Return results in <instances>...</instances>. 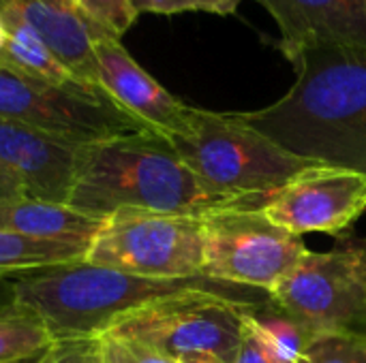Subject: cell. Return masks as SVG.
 Returning a JSON list of instances; mask_svg holds the SVG:
<instances>
[{"instance_id": "obj_5", "label": "cell", "mask_w": 366, "mask_h": 363, "mask_svg": "<svg viewBox=\"0 0 366 363\" xmlns=\"http://www.w3.org/2000/svg\"><path fill=\"white\" fill-rule=\"evenodd\" d=\"M247 308L214 293H187L124 315L103 336L144 344L176 363H234Z\"/></svg>"}, {"instance_id": "obj_26", "label": "cell", "mask_w": 366, "mask_h": 363, "mask_svg": "<svg viewBox=\"0 0 366 363\" xmlns=\"http://www.w3.org/2000/svg\"><path fill=\"white\" fill-rule=\"evenodd\" d=\"M26 197L21 184L0 165V201H11V199H21Z\"/></svg>"}, {"instance_id": "obj_24", "label": "cell", "mask_w": 366, "mask_h": 363, "mask_svg": "<svg viewBox=\"0 0 366 363\" xmlns=\"http://www.w3.org/2000/svg\"><path fill=\"white\" fill-rule=\"evenodd\" d=\"M39 363H103L101 338L51 342Z\"/></svg>"}, {"instance_id": "obj_16", "label": "cell", "mask_w": 366, "mask_h": 363, "mask_svg": "<svg viewBox=\"0 0 366 363\" xmlns=\"http://www.w3.org/2000/svg\"><path fill=\"white\" fill-rule=\"evenodd\" d=\"M88 246L64 240H41L0 231V276L36 272L84 261Z\"/></svg>"}, {"instance_id": "obj_15", "label": "cell", "mask_w": 366, "mask_h": 363, "mask_svg": "<svg viewBox=\"0 0 366 363\" xmlns=\"http://www.w3.org/2000/svg\"><path fill=\"white\" fill-rule=\"evenodd\" d=\"M101 220L71 210L69 205L36 201L30 197L0 201V231L41 240L90 244Z\"/></svg>"}, {"instance_id": "obj_8", "label": "cell", "mask_w": 366, "mask_h": 363, "mask_svg": "<svg viewBox=\"0 0 366 363\" xmlns=\"http://www.w3.org/2000/svg\"><path fill=\"white\" fill-rule=\"evenodd\" d=\"M270 300L313 338L366 336V248L343 244L330 252L309 250L270 293Z\"/></svg>"}, {"instance_id": "obj_6", "label": "cell", "mask_w": 366, "mask_h": 363, "mask_svg": "<svg viewBox=\"0 0 366 363\" xmlns=\"http://www.w3.org/2000/svg\"><path fill=\"white\" fill-rule=\"evenodd\" d=\"M0 116L75 148L148 131L97 86L51 83L4 68H0Z\"/></svg>"}, {"instance_id": "obj_1", "label": "cell", "mask_w": 366, "mask_h": 363, "mask_svg": "<svg viewBox=\"0 0 366 363\" xmlns=\"http://www.w3.org/2000/svg\"><path fill=\"white\" fill-rule=\"evenodd\" d=\"M287 62L296 79L279 101L232 116L296 156L366 175L365 45H309Z\"/></svg>"}, {"instance_id": "obj_22", "label": "cell", "mask_w": 366, "mask_h": 363, "mask_svg": "<svg viewBox=\"0 0 366 363\" xmlns=\"http://www.w3.org/2000/svg\"><path fill=\"white\" fill-rule=\"evenodd\" d=\"M137 15H176V13H212V15H234L242 0H129Z\"/></svg>"}, {"instance_id": "obj_25", "label": "cell", "mask_w": 366, "mask_h": 363, "mask_svg": "<svg viewBox=\"0 0 366 363\" xmlns=\"http://www.w3.org/2000/svg\"><path fill=\"white\" fill-rule=\"evenodd\" d=\"M234 363H285L268 349V344L259 338V334L244 319V312H242V338H240V347H238Z\"/></svg>"}, {"instance_id": "obj_20", "label": "cell", "mask_w": 366, "mask_h": 363, "mask_svg": "<svg viewBox=\"0 0 366 363\" xmlns=\"http://www.w3.org/2000/svg\"><path fill=\"white\" fill-rule=\"evenodd\" d=\"M302 363H366V336L324 334L315 336Z\"/></svg>"}, {"instance_id": "obj_3", "label": "cell", "mask_w": 366, "mask_h": 363, "mask_svg": "<svg viewBox=\"0 0 366 363\" xmlns=\"http://www.w3.org/2000/svg\"><path fill=\"white\" fill-rule=\"evenodd\" d=\"M187 293H214L244 306L268 300L264 291L206 276L144 278L88 261L36 270L11 285L15 310L36 317L51 342L101 338L124 315Z\"/></svg>"}, {"instance_id": "obj_11", "label": "cell", "mask_w": 366, "mask_h": 363, "mask_svg": "<svg viewBox=\"0 0 366 363\" xmlns=\"http://www.w3.org/2000/svg\"><path fill=\"white\" fill-rule=\"evenodd\" d=\"M94 58L99 88L142 126L165 139L187 128L193 107L176 98L146 73L118 36L101 32L94 41Z\"/></svg>"}, {"instance_id": "obj_12", "label": "cell", "mask_w": 366, "mask_h": 363, "mask_svg": "<svg viewBox=\"0 0 366 363\" xmlns=\"http://www.w3.org/2000/svg\"><path fill=\"white\" fill-rule=\"evenodd\" d=\"M75 158V145L0 116V165L21 184L26 197L66 205Z\"/></svg>"}, {"instance_id": "obj_18", "label": "cell", "mask_w": 366, "mask_h": 363, "mask_svg": "<svg viewBox=\"0 0 366 363\" xmlns=\"http://www.w3.org/2000/svg\"><path fill=\"white\" fill-rule=\"evenodd\" d=\"M244 319L268 344V349L285 363H302L313 336L287 312H283L268 295L266 302L244 310Z\"/></svg>"}, {"instance_id": "obj_19", "label": "cell", "mask_w": 366, "mask_h": 363, "mask_svg": "<svg viewBox=\"0 0 366 363\" xmlns=\"http://www.w3.org/2000/svg\"><path fill=\"white\" fill-rule=\"evenodd\" d=\"M51 347L43 323L21 310L0 315V363L34 357Z\"/></svg>"}, {"instance_id": "obj_28", "label": "cell", "mask_w": 366, "mask_h": 363, "mask_svg": "<svg viewBox=\"0 0 366 363\" xmlns=\"http://www.w3.org/2000/svg\"><path fill=\"white\" fill-rule=\"evenodd\" d=\"M71 2H73V4H75L77 9H79V0H71Z\"/></svg>"}, {"instance_id": "obj_9", "label": "cell", "mask_w": 366, "mask_h": 363, "mask_svg": "<svg viewBox=\"0 0 366 363\" xmlns=\"http://www.w3.org/2000/svg\"><path fill=\"white\" fill-rule=\"evenodd\" d=\"M300 235L270 223L262 210L204 218V276L272 293L307 257Z\"/></svg>"}, {"instance_id": "obj_23", "label": "cell", "mask_w": 366, "mask_h": 363, "mask_svg": "<svg viewBox=\"0 0 366 363\" xmlns=\"http://www.w3.org/2000/svg\"><path fill=\"white\" fill-rule=\"evenodd\" d=\"M101 357L103 363H176L144 344L114 336H101Z\"/></svg>"}, {"instance_id": "obj_4", "label": "cell", "mask_w": 366, "mask_h": 363, "mask_svg": "<svg viewBox=\"0 0 366 363\" xmlns=\"http://www.w3.org/2000/svg\"><path fill=\"white\" fill-rule=\"evenodd\" d=\"M182 163L210 188L272 199L320 160L296 156L232 113L191 109L187 128L167 139Z\"/></svg>"}, {"instance_id": "obj_21", "label": "cell", "mask_w": 366, "mask_h": 363, "mask_svg": "<svg viewBox=\"0 0 366 363\" xmlns=\"http://www.w3.org/2000/svg\"><path fill=\"white\" fill-rule=\"evenodd\" d=\"M79 9L94 26L118 39L137 19L129 0H79Z\"/></svg>"}, {"instance_id": "obj_17", "label": "cell", "mask_w": 366, "mask_h": 363, "mask_svg": "<svg viewBox=\"0 0 366 363\" xmlns=\"http://www.w3.org/2000/svg\"><path fill=\"white\" fill-rule=\"evenodd\" d=\"M0 68L51 83L79 81L45 41L24 26H9V39L0 53Z\"/></svg>"}, {"instance_id": "obj_2", "label": "cell", "mask_w": 366, "mask_h": 363, "mask_svg": "<svg viewBox=\"0 0 366 363\" xmlns=\"http://www.w3.org/2000/svg\"><path fill=\"white\" fill-rule=\"evenodd\" d=\"M268 197L219 193L202 182L152 131L77 148L69 208L94 220L116 212H152L208 218L238 210H264Z\"/></svg>"}, {"instance_id": "obj_14", "label": "cell", "mask_w": 366, "mask_h": 363, "mask_svg": "<svg viewBox=\"0 0 366 363\" xmlns=\"http://www.w3.org/2000/svg\"><path fill=\"white\" fill-rule=\"evenodd\" d=\"M277 21L287 58L309 45H365L366 0H257Z\"/></svg>"}, {"instance_id": "obj_13", "label": "cell", "mask_w": 366, "mask_h": 363, "mask_svg": "<svg viewBox=\"0 0 366 363\" xmlns=\"http://www.w3.org/2000/svg\"><path fill=\"white\" fill-rule=\"evenodd\" d=\"M0 17L36 32L81 83L99 88L94 41L105 30L71 0H0Z\"/></svg>"}, {"instance_id": "obj_27", "label": "cell", "mask_w": 366, "mask_h": 363, "mask_svg": "<svg viewBox=\"0 0 366 363\" xmlns=\"http://www.w3.org/2000/svg\"><path fill=\"white\" fill-rule=\"evenodd\" d=\"M45 353V351H43ZM43 353H39V355H34V357H26V359H19V362H13V363H39V359L43 357Z\"/></svg>"}, {"instance_id": "obj_10", "label": "cell", "mask_w": 366, "mask_h": 363, "mask_svg": "<svg viewBox=\"0 0 366 363\" xmlns=\"http://www.w3.org/2000/svg\"><path fill=\"white\" fill-rule=\"evenodd\" d=\"M264 216L294 235H343L366 212V175L354 169L317 165L283 186Z\"/></svg>"}, {"instance_id": "obj_7", "label": "cell", "mask_w": 366, "mask_h": 363, "mask_svg": "<svg viewBox=\"0 0 366 363\" xmlns=\"http://www.w3.org/2000/svg\"><path fill=\"white\" fill-rule=\"evenodd\" d=\"M84 261L144 278H199L204 218L116 212L101 220Z\"/></svg>"}]
</instances>
